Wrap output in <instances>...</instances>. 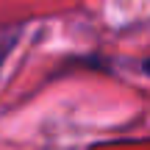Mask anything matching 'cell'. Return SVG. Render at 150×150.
Wrapping results in <instances>:
<instances>
[{
	"instance_id": "obj_1",
	"label": "cell",
	"mask_w": 150,
	"mask_h": 150,
	"mask_svg": "<svg viewBox=\"0 0 150 150\" xmlns=\"http://www.w3.org/2000/svg\"><path fill=\"white\" fill-rule=\"evenodd\" d=\"M31 28V20H6L0 22V72H3L6 61L14 56V50L20 47L22 36Z\"/></svg>"
},
{
	"instance_id": "obj_2",
	"label": "cell",
	"mask_w": 150,
	"mask_h": 150,
	"mask_svg": "<svg viewBox=\"0 0 150 150\" xmlns=\"http://www.w3.org/2000/svg\"><path fill=\"white\" fill-rule=\"evenodd\" d=\"M134 70L139 72V75H145V78H150V56H145V59H139L134 64Z\"/></svg>"
}]
</instances>
